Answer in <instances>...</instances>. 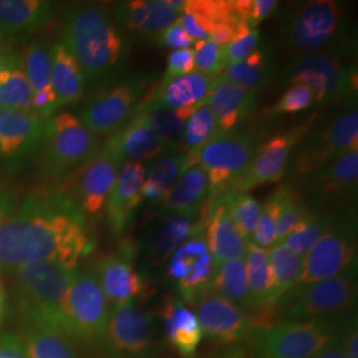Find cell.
I'll use <instances>...</instances> for the list:
<instances>
[{
  "label": "cell",
  "instance_id": "6da1fadb",
  "mask_svg": "<svg viewBox=\"0 0 358 358\" xmlns=\"http://www.w3.org/2000/svg\"><path fill=\"white\" fill-rule=\"evenodd\" d=\"M93 250L85 217L62 192H32L0 219V269L52 262L77 268Z\"/></svg>",
  "mask_w": 358,
  "mask_h": 358
},
{
  "label": "cell",
  "instance_id": "7a4b0ae2",
  "mask_svg": "<svg viewBox=\"0 0 358 358\" xmlns=\"http://www.w3.org/2000/svg\"><path fill=\"white\" fill-rule=\"evenodd\" d=\"M62 41L76 57L85 80L110 75L128 53L115 20L101 6L75 4L64 13Z\"/></svg>",
  "mask_w": 358,
  "mask_h": 358
},
{
  "label": "cell",
  "instance_id": "3957f363",
  "mask_svg": "<svg viewBox=\"0 0 358 358\" xmlns=\"http://www.w3.org/2000/svg\"><path fill=\"white\" fill-rule=\"evenodd\" d=\"M76 271L52 262L13 271V309L22 325L45 324L64 333L65 296Z\"/></svg>",
  "mask_w": 358,
  "mask_h": 358
},
{
  "label": "cell",
  "instance_id": "277c9868",
  "mask_svg": "<svg viewBox=\"0 0 358 358\" xmlns=\"http://www.w3.org/2000/svg\"><path fill=\"white\" fill-rule=\"evenodd\" d=\"M41 174L56 178L83 166L97 154V138L77 115L59 112L45 121L43 136Z\"/></svg>",
  "mask_w": 358,
  "mask_h": 358
},
{
  "label": "cell",
  "instance_id": "5b68a950",
  "mask_svg": "<svg viewBox=\"0 0 358 358\" xmlns=\"http://www.w3.org/2000/svg\"><path fill=\"white\" fill-rule=\"evenodd\" d=\"M285 84H306L315 103H333L357 93V71L337 52H317L299 56L282 71Z\"/></svg>",
  "mask_w": 358,
  "mask_h": 358
},
{
  "label": "cell",
  "instance_id": "8992f818",
  "mask_svg": "<svg viewBox=\"0 0 358 358\" xmlns=\"http://www.w3.org/2000/svg\"><path fill=\"white\" fill-rule=\"evenodd\" d=\"M357 296L355 269L322 282L294 288L278 303L280 317L285 320H319L344 313L353 307Z\"/></svg>",
  "mask_w": 358,
  "mask_h": 358
},
{
  "label": "cell",
  "instance_id": "52a82bcc",
  "mask_svg": "<svg viewBox=\"0 0 358 358\" xmlns=\"http://www.w3.org/2000/svg\"><path fill=\"white\" fill-rule=\"evenodd\" d=\"M108 317L109 303L96 275L77 269L63 307L65 334L83 343L103 341Z\"/></svg>",
  "mask_w": 358,
  "mask_h": 358
},
{
  "label": "cell",
  "instance_id": "ba28073f",
  "mask_svg": "<svg viewBox=\"0 0 358 358\" xmlns=\"http://www.w3.org/2000/svg\"><path fill=\"white\" fill-rule=\"evenodd\" d=\"M255 140L241 131L219 133L196 153L194 164L205 170L208 178V196L215 199L241 178L254 159Z\"/></svg>",
  "mask_w": 358,
  "mask_h": 358
},
{
  "label": "cell",
  "instance_id": "9c48e42d",
  "mask_svg": "<svg viewBox=\"0 0 358 358\" xmlns=\"http://www.w3.org/2000/svg\"><path fill=\"white\" fill-rule=\"evenodd\" d=\"M332 324L324 320H285L260 336L263 358H313L340 341Z\"/></svg>",
  "mask_w": 358,
  "mask_h": 358
},
{
  "label": "cell",
  "instance_id": "30bf717a",
  "mask_svg": "<svg viewBox=\"0 0 358 358\" xmlns=\"http://www.w3.org/2000/svg\"><path fill=\"white\" fill-rule=\"evenodd\" d=\"M344 6L333 0H313L297 8L282 27L287 45L300 56L321 52L341 27Z\"/></svg>",
  "mask_w": 358,
  "mask_h": 358
},
{
  "label": "cell",
  "instance_id": "8fae6325",
  "mask_svg": "<svg viewBox=\"0 0 358 358\" xmlns=\"http://www.w3.org/2000/svg\"><path fill=\"white\" fill-rule=\"evenodd\" d=\"M148 80L137 77L97 92L81 109L78 120L93 136H112L133 117Z\"/></svg>",
  "mask_w": 358,
  "mask_h": 358
},
{
  "label": "cell",
  "instance_id": "7c38bea8",
  "mask_svg": "<svg viewBox=\"0 0 358 358\" xmlns=\"http://www.w3.org/2000/svg\"><path fill=\"white\" fill-rule=\"evenodd\" d=\"M353 150H358V113L352 109L300 146L292 162L294 176L308 178Z\"/></svg>",
  "mask_w": 358,
  "mask_h": 358
},
{
  "label": "cell",
  "instance_id": "4fadbf2b",
  "mask_svg": "<svg viewBox=\"0 0 358 358\" xmlns=\"http://www.w3.org/2000/svg\"><path fill=\"white\" fill-rule=\"evenodd\" d=\"M215 263L205 239V217L198 219L192 235L169 257L167 278L176 287L185 304L210 287Z\"/></svg>",
  "mask_w": 358,
  "mask_h": 358
},
{
  "label": "cell",
  "instance_id": "5bb4252c",
  "mask_svg": "<svg viewBox=\"0 0 358 358\" xmlns=\"http://www.w3.org/2000/svg\"><path fill=\"white\" fill-rule=\"evenodd\" d=\"M357 254L356 227L352 217L333 224L307 255L303 257V275L299 287L322 282L353 267Z\"/></svg>",
  "mask_w": 358,
  "mask_h": 358
},
{
  "label": "cell",
  "instance_id": "9a60e30c",
  "mask_svg": "<svg viewBox=\"0 0 358 358\" xmlns=\"http://www.w3.org/2000/svg\"><path fill=\"white\" fill-rule=\"evenodd\" d=\"M315 117L294 127L289 131L272 137L268 142L257 148L254 159L245 169L242 177L236 179L223 195L248 192L266 183H276L287 174L292 153L303 141Z\"/></svg>",
  "mask_w": 358,
  "mask_h": 358
},
{
  "label": "cell",
  "instance_id": "2e32d148",
  "mask_svg": "<svg viewBox=\"0 0 358 358\" xmlns=\"http://www.w3.org/2000/svg\"><path fill=\"white\" fill-rule=\"evenodd\" d=\"M153 331V313L129 301L109 310L101 343L113 357H142L152 348Z\"/></svg>",
  "mask_w": 358,
  "mask_h": 358
},
{
  "label": "cell",
  "instance_id": "e0dca14e",
  "mask_svg": "<svg viewBox=\"0 0 358 358\" xmlns=\"http://www.w3.org/2000/svg\"><path fill=\"white\" fill-rule=\"evenodd\" d=\"M189 306L195 309L203 334L217 343L239 344L254 331L255 322L244 309L215 294L210 287L196 294Z\"/></svg>",
  "mask_w": 358,
  "mask_h": 358
},
{
  "label": "cell",
  "instance_id": "ac0fdd59",
  "mask_svg": "<svg viewBox=\"0 0 358 358\" xmlns=\"http://www.w3.org/2000/svg\"><path fill=\"white\" fill-rule=\"evenodd\" d=\"M121 167L115 158L101 150L77 170L72 186L60 190L83 215H96L103 210L113 189L117 173Z\"/></svg>",
  "mask_w": 358,
  "mask_h": 358
},
{
  "label": "cell",
  "instance_id": "d6986e66",
  "mask_svg": "<svg viewBox=\"0 0 358 358\" xmlns=\"http://www.w3.org/2000/svg\"><path fill=\"white\" fill-rule=\"evenodd\" d=\"M178 150V145L162 138L136 115L112 134L101 149L103 153L110 155L121 165L152 159L162 154L177 153Z\"/></svg>",
  "mask_w": 358,
  "mask_h": 358
},
{
  "label": "cell",
  "instance_id": "ffe728a7",
  "mask_svg": "<svg viewBox=\"0 0 358 358\" xmlns=\"http://www.w3.org/2000/svg\"><path fill=\"white\" fill-rule=\"evenodd\" d=\"M217 76H208L194 71L170 81H159L141 103L164 108L174 112L194 113L207 103Z\"/></svg>",
  "mask_w": 358,
  "mask_h": 358
},
{
  "label": "cell",
  "instance_id": "44dd1931",
  "mask_svg": "<svg viewBox=\"0 0 358 358\" xmlns=\"http://www.w3.org/2000/svg\"><path fill=\"white\" fill-rule=\"evenodd\" d=\"M205 217V239L215 267L220 264L244 259L247 241L236 230L231 220L227 199L220 195L210 201Z\"/></svg>",
  "mask_w": 358,
  "mask_h": 358
},
{
  "label": "cell",
  "instance_id": "7402d4cb",
  "mask_svg": "<svg viewBox=\"0 0 358 358\" xmlns=\"http://www.w3.org/2000/svg\"><path fill=\"white\" fill-rule=\"evenodd\" d=\"M93 273L112 307L136 301L146 289V282L141 273L133 266L128 256L122 254L103 256L97 262L96 272Z\"/></svg>",
  "mask_w": 358,
  "mask_h": 358
},
{
  "label": "cell",
  "instance_id": "603a6c76",
  "mask_svg": "<svg viewBox=\"0 0 358 358\" xmlns=\"http://www.w3.org/2000/svg\"><path fill=\"white\" fill-rule=\"evenodd\" d=\"M145 179L146 167L142 162H125L120 167L105 203L108 223L115 235L127 229L133 213L141 205Z\"/></svg>",
  "mask_w": 358,
  "mask_h": 358
},
{
  "label": "cell",
  "instance_id": "cb8c5ba5",
  "mask_svg": "<svg viewBox=\"0 0 358 358\" xmlns=\"http://www.w3.org/2000/svg\"><path fill=\"white\" fill-rule=\"evenodd\" d=\"M20 60L34 93V110L47 121L57 113L52 88V47L44 41H32L27 45Z\"/></svg>",
  "mask_w": 358,
  "mask_h": 358
},
{
  "label": "cell",
  "instance_id": "d4e9b609",
  "mask_svg": "<svg viewBox=\"0 0 358 358\" xmlns=\"http://www.w3.org/2000/svg\"><path fill=\"white\" fill-rule=\"evenodd\" d=\"M44 125L34 110L0 106V154L13 158L28 153L43 141Z\"/></svg>",
  "mask_w": 358,
  "mask_h": 358
},
{
  "label": "cell",
  "instance_id": "484cf974",
  "mask_svg": "<svg viewBox=\"0 0 358 358\" xmlns=\"http://www.w3.org/2000/svg\"><path fill=\"white\" fill-rule=\"evenodd\" d=\"M182 15L167 0H130L115 8V20L129 31L145 38H155L173 26Z\"/></svg>",
  "mask_w": 358,
  "mask_h": 358
},
{
  "label": "cell",
  "instance_id": "4316f807",
  "mask_svg": "<svg viewBox=\"0 0 358 358\" xmlns=\"http://www.w3.org/2000/svg\"><path fill=\"white\" fill-rule=\"evenodd\" d=\"M358 150L349 152L308 177V189L316 201H344L357 192Z\"/></svg>",
  "mask_w": 358,
  "mask_h": 358
},
{
  "label": "cell",
  "instance_id": "83f0119b",
  "mask_svg": "<svg viewBox=\"0 0 358 358\" xmlns=\"http://www.w3.org/2000/svg\"><path fill=\"white\" fill-rule=\"evenodd\" d=\"M207 105L215 115L220 133L234 130L255 110L256 93L243 90L223 77L217 76L207 99Z\"/></svg>",
  "mask_w": 358,
  "mask_h": 358
},
{
  "label": "cell",
  "instance_id": "f1b7e54d",
  "mask_svg": "<svg viewBox=\"0 0 358 358\" xmlns=\"http://www.w3.org/2000/svg\"><path fill=\"white\" fill-rule=\"evenodd\" d=\"M208 196V178L199 165L189 167L174 186L154 203L157 215L198 213Z\"/></svg>",
  "mask_w": 358,
  "mask_h": 358
},
{
  "label": "cell",
  "instance_id": "f546056e",
  "mask_svg": "<svg viewBox=\"0 0 358 358\" xmlns=\"http://www.w3.org/2000/svg\"><path fill=\"white\" fill-rule=\"evenodd\" d=\"M52 88L56 112L78 103L85 90V77L76 57L62 40L52 45Z\"/></svg>",
  "mask_w": 358,
  "mask_h": 358
},
{
  "label": "cell",
  "instance_id": "4dcf8cb0",
  "mask_svg": "<svg viewBox=\"0 0 358 358\" xmlns=\"http://www.w3.org/2000/svg\"><path fill=\"white\" fill-rule=\"evenodd\" d=\"M55 3L45 0H0V34L17 36L51 22Z\"/></svg>",
  "mask_w": 358,
  "mask_h": 358
},
{
  "label": "cell",
  "instance_id": "1f68e13d",
  "mask_svg": "<svg viewBox=\"0 0 358 358\" xmlns=\"http://www.w3.org/2000/svg\"><path fill=\"white\" fill-rule=\"evenodd\" d=\"M162 317L169 344L182 357L192 358L203 338V332L195 313L183 301L170 300L164 307Z\"/></svg>",
  "mask_w": 358,
  "mask_h": 358
},
{
  "label": "cell",
  "instance_id": "d6a6232c",
  "mask_svg": "<svg viewBox=\"0 0 358 358\" xmlns=\"http://www.w3.org/2000/svg\"><path fill=\"white\" fill-rule=\"evenodd\" d=\"M198 213H173L164 215L154 226L148 239V256L152 264L169 260L180 244L192 235Z\"/></svg>",
  "mask_w": 358,
  "mask_h": 358
},
{
  "label": "cell",
  "instance_id": "836d02e7",
  "mask_svg": "<svg viewBox=\"0 0 358 358\" xmlns=\"http://www.w3.org/2000/svg\"><path fill=\"white\" fill-rule=\"evenodd\" d=\"M244 264L250 292V309L264 313L273 312L276 300L273 294V276L268 250L248 242Z\"/></svg>",
  "mask_w": 358,
  "mask_h": 358
},
{
  "label": "cell",
  "instance_id": "e575fe53",
  "mask_svg": "<svg viewBox=\"0 0 358 358\" xmlns=\"http://www.w3.org/2000/svg\"><path fill=\"white\" fill-rule=\"evenodd\" d=\"M190 166V159L183 152L162 154L158 157L145 179L142 201L158 202Z\"/></svg>",
  "mask_w": 358,
  "mask_h": 358
},
{
  "label": "cell",
  "instance_id": "d590c367",
  "mask_svg": "<svg viewBox=\"0 0 358 358\" xmlns=\"http://www.w3.org/2000/svg\"><path fill=\"white\" fill-rule=\"evenodd\" d=\"M28 358H76L64 333L45 324H26L20 334Z\"/></svg>",
  "mask_w": 358,
  "mask_h": 358
},
{
  "label": "cell",
  "instance_id": "8d00e7d4",
  "mask_svg": "<svg viewBox=\"0 0 358 358\" xmlns=\"http://www.w3.org/2000/svg\"><path fill=\"white\" fill-rule=\"evenodd\" d=\"M232 84L256 93L268 85L273 76V63L267 50H256L239 63L227 65L219 75Z\"/></svg>",
  "mask_w": 358,
  "mask_h": 358
},
{
  "label": "cell",
  "instance_id": "74e56055",
  "mask_svg": "<svg viewBox=\"0 0 358 358\" xmlns=\"http://www.w3.org/2000/svg\"><path fill=\"white\" fill-rule=\"evenodd\" d=\"M268 252L273 276V294L278 306L285 294L299 287L304 264L303 257L294 255L282 243H275L269 247Z\"/></svg>",
  "mask_w": 358,
  "mask_h": 358
},
{
  "label": "cell",
  "instance_id": "f35d334b",
  "mask_svg": "<svg viewBox=\"0 0 358 358\" xmlns=\"http://www.w3.org/2000/svg\"><path fill=\"white\" fill-rule=\"evenodd\" d=\"M210 288L238 307L250 309V292L244 259L226 262L217 267Z\"/></svg>",
  "mask_w": 358,
  "mask_h": 358
},
{
  "label": "cell",
  "instance_id": "ab89813d",
  "mask_svg": "<svg viewBox=\"0 0 358 358\" xmlns=\"http://www.w3.org/2000/svg\"><path fill=\"white\" fill-rule=\"evenodd\" d=\"M220 131L217 128L215 115L205 103L203 106L198 108L192 113L183 130L182 141H183V153L186 154L190 159V164H194L195 155L205 146L207 142L213 140Z\"/></svg>",
  "mask_w": 358,
  "mask_h": 358
},
{
  "label": "cell",
  "instance_id": "60d3db41",
  "mask_svg": "<svg viewBox=\"0 0 358 358\" xmlns=\"http://www.w3.org/2000/svg\"><path fill=\"white\" fill-rule=\"evenodd\" d=\"M192 113L190 112H174L164 108L150 106L145 103H138L134 115L157 131L166 141L176 143L179 146V140L183 136L185 125Z\"/></svg>",
  "mask_w": 358,
  "mask_h": 358
},
{
  "label": "cell",
  "instance_id": "b9f144b4",
  "mask_svg": "<svg viewBox=\"0 0 358 358\" xmlns=\"http://www.w3.org/2000/svg\"><path fill=\"white\" fill-rule=\"evenodd\" d=\"M332 217L309 211L282 244L294 255L304 257L309 250L319 242L321 236L332 229Z\"/></svg>",
  "mask_w": 358,
  "mask_h": 358
},
{
  "label": "cell",
  "instance_id": "7bdbcfd3",
  "mask_svg": "<svg viewBox=\"0 0 358 358\" xmlns=\"http://www.w3.org/2000/svg\"><path fill=\"white\" fill-rule=\"evenodd\" d=\"M32 97V88L19 57L0 80V106L19 110H34Z\"/></svg>",
  "mask_w": 358,
  "mask_h": 358
},
{
  "label": "cell",
  "instance_id": "ee69618b",
  "mask_svg": "<svg viewBox=\"0 0 358 358\" xmlns=\"http://www.w3.org/2000/svg\"><path fill=\"white\" fill-rule=\"evenodd\" d=\"M291 190L292 189L288 186H280L272 192L268 199L262 205L260 214L256 222L255 231L250 241L251 243L266 250L276 243L275 232L278 217L280 215L284 202L288 198Z\"/></svg>",
  "mask_w": 358,
  "mask_h": 358
},
{
  "label": "cell",
  "instance_id": "f6af8a7d",
  "mask_svg": "<svg viewBox=\"0 0 358 358\" xmlns=\"http://www.w3.org/2000/svg\"><path fill=\"white\" fill-rule=\"evenodd\" d=\"M227 199V207L231 220L236 230L247 242L251 241L256 227V222L260 214L262 203L250 192L224 195Z\"/></svg>",
  "mask_w": 358,
  "mask_h": 358
},
{
  "label": "cell",
  "instance_id": "bcb514c9",
  "mask_svg": "<svg viewBox=\"0 0 358 358\" xmlns=\"http://www.w3.org/2000/svg\"><path fill=\"white\" fill-rule=\"evenodd\" d=\"M195 71L208 76H219L227 66L224 47L217 45L211 38L194 43Z\"/></svg>",
  "mask_w": 358,
  "mask_h": 358
},
{
  "label": "cell",
  "instance_id": "7dc6e473",
  "mask_svg": "<svg viewBox=\"0 0 358 358\" xmlns=\"http://www.w3.org/2000/svg\"><path fill=\"white\" fill-rule=\"evenodd\" d=\"M315 103L313 92L306 84L291 85L282 97L278 100L271 110V115H294L307 110Z\"/></svg>",
  "mask_w": 358,
  "mask_h": 358
},
{
  "label": "cell",
  "instance_id": "c3c4849f",
  "mask_svg": "<svg viewBox=\"0 0 358 358\" xmlns=\"http://www.w3.org/2000/svg\"><path fill=\"white\" fill-rule=\"evenodd\" d=\"M308 213L309 211L306 205L300 201V196H297L294 190H291L288 198L284 202L280 215L278 217L276 232H275L276 243H282Z\"/></svg>",
  "mask_w": 358,
  "mask_h": 358
},
{
  "label": "cell",
  "instance_id": "681fc988",
  "mask_svg": "<svg viewBox=\"0 0 358 358\" xmlns=\"http://www.w3.org/2000/svg\"><path fill=\"white\" fill-rule=\"evenodd\" d=\"M260 31L257 28L242 26L230 43L224 47V55L227 65L243 62L251 53H254L259 45Z\"/></svg>",
  "mask_w": 358,
  "mask_h": 358
},
{
  "label": "cell",
  "instance_id": "f907efd6",
  "mask_svg": "<svg viewBox=\"0 0 358 358\" xmlns=\"http://www.w3.org/2000/svg\"><path fill=\"white\" fill-rule=\"evenodd\" d=\"M276 0H234V7L242 23L248 28H256L278 8Z\"/></svg>",
  "mask_w": 358,
  "mask_h": 358
},
{
  "label": "cell",
  "instance_id": "816d5d0a",
  "mask_svg": "<svg viewBox=\"0 0 358 358\" xmlns=\"http://www.w3.org/2000/svg\"><path fill=\"white\" fill-rule=\"evenodd\" d=\"M195 71L194 52L192 48L173 51L167 57L166 72L161 81H170L177 77L192 73Z\"/></svg>",
  "mask_w": 358,
  "mask_h": 358
},
{
  "label": "cell",
  "instance_id": "f5cc1de1",
  "mask_svg": "<svg viewBox=\"0 0 358 358\" xmlns=\"http://www.w3.org/2000/svg\"><path fill=\"white\" fill-rule=\"evenodd\" d=\"M154 41L171 51L187 50L192 45V38H189V35L183 31V28L179 26L177 22L173 26L166 28L164 32H161L157 38H154Z\"/></svg>",
  "mask_w": 358,
  "mask_h": 358
},
{
  "label": "cell",
  "instance_id": "db71d44e",
  "mask_svg": "<svg viewBox=\"0 0 358 358\" xmlns=\"http://www.w3.org/2000/svg\"><path fill=\"white\" fill-rule=\"evenodd\" d=\"M0 358H28L20 336L0 331Z\"/></svg>",
  "mask_w": 358,
  "mask_h": 358
},
{
  "label": "cell",
  "instance_id": "11a10c76",
  "mask_svg": "<svg viewBox=\"0 0 358 358\" xmlns=\"http://www.w3.org/2000/svg\"><path fill=\"white\" fill-rule=\"evenodd\" d=\"M340 345L343 348L346 358H358V329L357 322L352 321L340 337Z\"/></svg>",
  "mask_w": 358,
  "mask_h": 358
},
{
  "label": "cell",
  "instance_id": "9f6ffc18",
  "mask_svg": "<svg viewBox=\"0 0 358 358\" xmlns=\"http://www.w3.org/2000/svg\"><path fill=\"white\" fill-rule=\"evenodd\" d=\"M19 57L13 52L0 45V80L4 76V73L8 71V68L17 60Z\"/></svg>",
  "mask_w": 358,
  "mask_h": 358
},
{
  "label": "cell",
  "instance_id": "6f0895ef",
  "mask_svg": "<svg viewBox=\"0 0 358 358\" xmlns=\"http://www.w3.org/2000/svg\"><path fill=\"white\" fill-rule=\"evenodd\" d=\"M7 313H8V297H7V291H6L4 282L0 278V328L4 324Z\"/></svg>",
  "mask_w": 358,
  "mask_h": 358
},
{
  "label": "cell",
  "instance_id": "680465c9",
  "mask_svg": "<svg viewBox=\"0 0 358 358\" xmlns=\"http://www.w3.org/2000/svg\"><path fill=\"white\" fill-rule=\"evenodd\" d=\"M313 358H346V356L343 348L340 345V341H338L329 348H327L325 350H322L316 357Z\"/></svg>",
  "mask_w": 358,
  "mask_h": 358
},
{
  "label": "cell",
  "instance_id": "91938a15",
  "mask_svg": "<svg viewBox=\"0 0 358 358\" xmlns=\"http://www.w3.org/2000/svg\"><path fill=\"white\" fill-rule=\"evenodd\" d=\"M10 211H11V207H10L8 196L3 192L1 187H0V219L4 215H7Z\"/></svg>",
  "mask_w": 358,
  "mask_h": 358
},
{
  "label": "cell",
  "instance_id": "94428289",
  "mask_svg": "<svg viewBox=\"0 0 358 358\" xmlns=\"http://www.w3.org/2000/svg\"><path fill=\"white\" fill-rule=\"evenodd\" d=\"M220 358H254V356L250 352H247L245 349L238 348V349H232L229 353H226L223 357Z\"/></svg>",
  "mask_w": 358,
  "mask_h": 358
},
{
  "label": "cell",
  "instance_id": "6125c7cd",
  "mask_svg": "<svg viewBox=\"0 0 358 358\" xmlns=\"http://www.w3.org/2000/svg\"><path fill=\"white\" fill-rule=\"evenodd\" d=\"M3 38H4V36H3V35H1V34H0V40H3Z\"/></svg>",
  "mask_w": 358,
  "mask_h": 358
}]
</instances>
